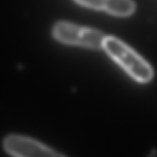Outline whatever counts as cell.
I'll list each match as a JSON object with an SVG mask.
<instances>
[{
    "label": "cell",
    "mask_w": 157,
    "mask_h": 157,
    "mask_svg": "<svg viewBox=\"0 0 157 157\" xmlns=\"http://www.w3.org/2000/svg\"><path fill=\"white\" fill-rule=\"evenodd\" d=\"M103 48L136 81L147 83L153 79L151 66L121 40L114 37H105Z\"/></svg>",
    "instance_id": "6da1fadb"
},
{
    "label": "cell",
    "mask_w": 157,
    "mask_h": 157,
    "mask_svg": "<svg viewBox=\"0 0 157 157\" xmlns=\"http://www.w3.org/2000/svg\"><path fill=\"white\" fill-rule=\"evenodd\" d=\"M3 146L13 157H66L35 140L18 135L7 136Z\"/></svg>",
    "instance_id": "3957f363"
},
{
    "label": "cell",
    "mask_w": 157,
    "mask_h": 157,
    "mask_svg": "<svg viewBox=\"0 0 157 157\" xmlns=\"http://www.w3.org/2000/svg\"><path fill=\"white\" fill-rule=\"evenodd\" d=\"M55 39L61 42L91 49L103 48L105 36L101 32L83 28L66 21H59L53 29Z\"/></svg>",
    "instance_id": "7a4b0ae2"
},
{
    "label": "cell",
    "mask_w": 157,
    "mask_h": 157,
    "mask_svg": "<svg viewBox=\"0 0 157 157\" xmlns=\"http://www.w3.org/2000/svg\"><path fill=\"white\" fill-rule=\"evenodd\" d=\"M104 9L112 15L127 16L135 10L133 0H105Z\"/></svg>",
    "instance_id": "277c9868"
},
{
    "label": "cell",
    "mask_w": 157,
    "mask_h": 157,
    "mask_svg": "<svg viewBox=\"0 0 157 157\" xmlns=\"http://www.w3.org/2000/svg\"><path fill=\"white\" fill-rule=\"evenodd\" d=\"M78 3L95 9H104L105 0H76Z\"/></svg>",
    "instance_id": "5b68a950"
}]
</instances>
